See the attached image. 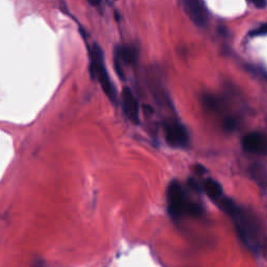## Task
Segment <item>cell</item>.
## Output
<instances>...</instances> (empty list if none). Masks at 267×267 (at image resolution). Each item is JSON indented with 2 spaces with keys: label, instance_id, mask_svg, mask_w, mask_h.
Returning a JSON list of instances; mask_svg holds the SVG:
<instances>
[{
  "label": "cell",
  "instance_id": "cell-1",
  "mask_svg": "<svg viewBox=\"0 0 267 267\" xmlns=\"http://www.w3.org/2000/svg\"><path fill=\"white\" fill-rule=\"evenodd\" d=\"M219 207L233 219L237 233L243 243L252 251L257 252L259 247V226L256 218L228 197H221Z\"/></svg>",
  "mask_w": 267,
  "mask_h": 267
},
{
  "label": "cell",
  "instance_id": "cell-2",
  "mask_svg": "<svg viewBox=\"0 0 267 267\" xmlns=\"http://www.w3.org/2000/svg\"><path fill=\"white\" fill-rule=\"evenodd\" d=\"M167 205L168 213L174 220H180L185 216L200 217L204 213L203 208L199 205L192 203L183 186L178 179L171 180L167 188Z\"/></svg>",
  "mask_w": 267,
  "mask_h": 267
},
{
  "label": "cell",
  "instance_id": "cell-3",
  "mask_svg": "<svg viewBox=\"0 0 267 267\" xmlns=\"http://www.w3.org/2000/svg\"><path fill=\"white\" fill-rule=\"evenodd\" d=\"M90 54H91V65H90L91 75L99 82L103 92L107 94V96L111 99V101L115 102L117 98L116 90L107 71L101 48L97 44H93L92 49L90 50Z\"/></svg>",
  "mask_w": 267,
  "mask_h": 267
},
{
  "label": "cell",
  "instance_id": "cell-4",
  "mask_svg": "<svg viewBox=\"0 0 267 267\" xmlns=\"http://www.w3.org/2000/svg\"><path fill=\"white\" fill-rule=\"evenodd\" d=\"M167 143L177 148H185L190 143L187 128L178 121H166L163 125Z\"/></svg>",
  "mask_w": 267,
  "mask_h": 267
},
{
  "label": "cell",
  "instance_id": "cell-5",
  "mask_svg": "<svg viewBox=\"0 0 267 267\" xmlns=\"http://www.w3.org/2000/svg\"><path fill=\"white\" fill-rule=\"evenodd\" d=\"M184 8L191 21L197 27H205L209 20V13L203 0H183Z\"/></svg>",
  "mask_w": 267,
  "mask_h": 267
},
{
  "label": "cell",
  "instance_id": "cell-6",
  "mask_svg": "<svg viewBox=\"0 0 267 267\" xmlns=\"http://www.w3.org/2000/svg\"><path fill=\"white\" fill-rule=\"evenodd\" d=\"M138 59V51L133 46H117L114 54V61L115 68L119 76L123 79V67L122 66H130L134 65L137 62Z\"/></svg>",
  "mask_w": 267,
  "mask_h": 267
},
{
  "label": "cell",
  "instance_id": "cell-7",
  "mask_svg": "<svg viewBox=\"0 0 267 267\" xmlns=\"http://www.w3.org/2000/svg\"><path fill=\"white\" fill-rule=\"evenodd\" d=\"M121 106L124 115L130 119L134 124L140 123V109L139 102L136 99L134 93L130 88H123L121 92Z\"/></svg>",
  "mask_w": 267,
  "mask_h": 267
},
{
  "label": "cell",
  "instance_id": "cell-8",
  "mask_svg": "<svg viewBox=\"0 0 267 267\" xmlns=\"http://www.w3.org/2000/svg\"><path fill=\"white\" fill-rule=\"evenodd\" d=\"M242 146L249 153L267 154V137L261 133H251L243 138Z\"/></svg>",
  "mask_w": 267,
  "mask_h": 267
},
{
  "label": "cell",
  "instance_id": "cell-9",
  "mask_svg": "<svg viewBox=\"0 0 267 267\" xmlns=\"http://www.w3.org/2000/svg\"><path fill=\"white\" fill-rule=\"evenodd\" d=\"M203 189L213 201H218L222 197V187L215 179L208 178L203 183Z\"/></svg>",
  "mask_w": 267,
  "mask_h": 267
},
{
  "label": "cell",
  "instance_id": "cell-10",
  "mask_svg": "<svg viewBox=\"0 0 267 267\" xmlns=\"http://www.w3.org/2000/svg\"><path fill=\"white\" fill-rule=\"evenodd\" d=\"M249 174L258 185L263 189H267V170L264 166L255 163L249 168Z\"/></svg>",
  "mask_w": 267,
  "mask_h": 267
},
{
  "label": "cell",
  "instance_id": "cell-11",
  "mask_svg": "<svg viewBox=\"0 0 267 267\" xmlns=\"http://www.w3.org/2000/svg\"><path fill=\"white\" fill-rule=\"evenodd\" d=\"M249 34H251L252 37L265 36V34H267V23L261 25V27H260V28H258L257 30L251 31V33H249Z\"/></svg>",
  "mask_w": 267,
  "mask_h": 267
},
{
  "label": "cell",
  "instance_id": "cell-12",
  "mask_svg": "<svg viewBox=\"0 0 267 267\" xmlns=\"http://www.w3.org/2000/svg\"><path fill=\"white\" fill-rule=\"evenodd\" d=\"M223 126H225L227 131H234L236 127V121L233 118H228L226 119L225 123H223Z\"/></svg>",
  "mask_w": 267,
  "mask_h": 267
},
{
  "label": "cell",
  "instance_id": "cell-13",
  "mask_svg": "<svg viewBox=\"0 0 267 267\" xmlns=\"http://www.w3.org/2000/svg\"><path fill=\"white\" fill-rule=\"evenodd\" d=\"M251 1L258 8H264L266 6V0H251Z\"/></svg>",
  "mask_w": 267,
  "mask_h": 267
},
{
  "label": "cell",
  "instance_id": "cell-14",
  "mask_svg": "<svg viewBox=\"0 0 267 267\" xmlns=\"http://www.w3.org/2000/svg\"><path fill=\"white\" fill-rule=\"evenodd\" d=\"M189 185H190L191 189H193V190H195V191H197V192H201V187H200L199 184H197V183L195 182L194 179H191V178L189 179Z\"/></svg>",
  "mask_w": 267,
  "mask_h": 267
},
{
  "label": "cell",
  "instance_id": "cell-15",
  "mask_svg": "<svg viewBox=\"0 0 267 267\" xmlns=\"http://www.w3.org/2000/svg\"><path fill=\"white\" fill-rule=\"evenodd\" d=\"M262 248H263V254H264V257L267 259V237L264 239L263 241V245H262Z\"/></svg>",
  "mask_w": 267,
  "mask_h": 267
},
{
  "label": "cell",
  "instance_id": "cell-16",
  "mask_svg": "<svg viewBox=\"0 0 267 267\" xmlns=\"http://www.w3.org/2000/svg\"><path fill=\"white\" fill-rule=\"evenodd\" d=\"M89 2H90L91 4H93V5L97 6V5H99V4H100L101 0H89Z\"/></svg>",
  "mask_w": 267,
  "mask_h": 267
}]
</instances>
